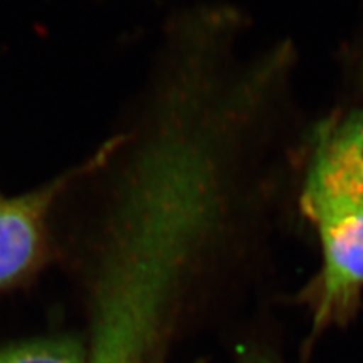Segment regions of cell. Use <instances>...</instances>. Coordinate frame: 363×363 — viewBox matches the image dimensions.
<instances>
[{"instance_id":"4","label":"cell","mask_w":363,"mask_h":363,"mask_svg":"<svg viewBox=\"0 0 363 363\" xmlns=\"http://www.w3.org/2000/svg\"><path fill=\"white\" fill-rule=\"evenodd\" d=\"M0 363H86L72 340H33L0 350Z\"/></svg>"},{"instance_id":"2","label":"cell","mask_w":363,"mask_h":363,"mask_svg":"<svg viewBox=\"0 0 363 363\" xmlns=\"http://www.w3.org/2000/svg\"><path fill=\"white\" fill-rule=\"evenodd\" d=\"M84 168L85 159L26 194L0 196V288L23 279L38 265L45 250L50 212Z\"/></svg>"},{"instance_id":"3","label":"cell","mask_w":363,"mask_h":363,"mask_svg":"<svg viewBox=\"0 0 363 363\" xmlns=\"http://www.w3.org/2000/svg\"><path fill=\"white\" fill-rule=\"evenodd\" d=\"M303 188L363 203V112L327 120L316 129Z\"/></svg>"},{"instance_id":"1","label":"cell","mask_w":363,"mask_h":363,"mask_svg":"<svg viewBox=\"0 0 363 363\" xmlns=\"http://www.w3.org/2000/svg\"><path fill=\"white\" fill-rule=\"evenodd\" d=\"M300 206L320 236L323 269L315 283L316 330L353 313L363 289V203L301 189Z\"/></svg>"}]
</instances>
